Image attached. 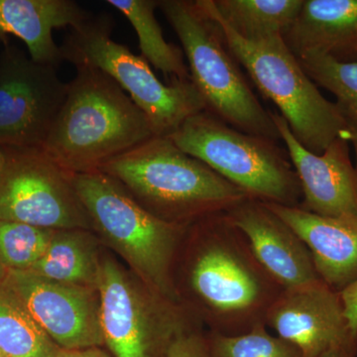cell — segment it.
<instances>
[{"label":"cell","instance_id":"obj_1","mask_svg":"<svg viewBox=\"0 0 357 357\" xmlns=\"http://www.w3.org/2000/svg\"><path fill=\"white\" fill-rule=\"evenodd\" d=\"M176 259L182 260L181 280L174 283L178 303L211 333L241 335L265 324L284 290L227 213L189 225Z\"/></svg>","mask_w":357,"mask_h":357},{"label":"cell","instance_id":"obj_2","mask_svg":"<svg viewBox=\"0 0 357 357\" xmlns=\"http://www.w3.org/2000/svg\"><path fill=\"white\" fill-rule=\"evenodd\" d=\"M76 70L43 149L67 172H96L155 135L146 114L114 79L95 68Z\"/></svg>","mask_w":357,"mask_h":357},{"label":"cell","instance_id":"obj_3","mask_svg":"<svg viewBox=\"0 0 357 357\" xmlns=\"http://www.w3.org/2000/svg\"><path fill=\"white\" fill-rule=\"evenodd\" d=\"M98 171L119 181L155 217L175 225H191L227 213L249 198L168 136H154L109 160Z\"/></svg>","mask_w":357,"mask_h":357},{"label":"cell","instance_id":"obj_4","mask_svg":"<svg viewBox=\"0 0 357 357\" xmlns=\"http://www.w3.org/2000/svg\"><path fill=\"white\" fill-rule=\"evenodd\" d=\"M159 8L182 44L206 112L243 132L281 140L271 112L256 98L222 28L201 0H159Z\"/></svg>","mask_w":357,"mask_h":357},{"label":"cell","instance_id":"obj_5","mask_svg":"<svg viewBox=\"0 0 357 357\" xmlns=\"http://www.w3.org/2000/svg\"><path fill=\"white\" fill-rule=\"evenodd\" d=\"M73 184L91 227L148 287L178 303L173 268L189 225L155 217L119 181L100 171L73 174Z\"/></svg>","mask_w":357,"mask_h":357},{"label":"cell","instance_id":"obj_6","mask_svg":"<svg viewBox=\"0 0 357 357\" xmlns=\"http://www.w3.org/2000/svg\"><path fill=\"white\" fill-rule=\"evenodd\" d=\"M201 2L220 24L237 62L260 93L280 110L279 114L303 146L321 154L337 138H345L347 123L340 107L321 95L282 35L258 41L241 38L220 20L213 0Z\"/></svg>","mask_w":357,"mask_h":357},{"label":"cell","instance_id":"obj_7","mask_svg":"<svg viewBox=\"0 0 357 357\" xmlns=\"http://www.w3.org/2000/svg\"><path fill=\"white\" fill-rule=\"evenodd\" d=\"M109 13H91L73 28L62 46L64 61L77 68H95L114 79L149 119L155 136H170L189 117L206 110L192 81L164 84L142 56L112 39Z\"/></svg>","mask_w":357,"mask_h":357},{"label":"cell","instance_id":"obj_8","mask_svg":"<svg viewBox=\"0 0 357 357\" xmlns=\"http://www.w3.org/2000/svg\"><path fill=\"white\" fill-rule=\"evenodd\" d=\"M169 137L249 198L300 206L303 195L299 178L287 151L276 141L238 130L206 110L189 117Z\"/></svg>","mask_w":357,"mask_h":357},{"label":"cell","instance_id":"obj_9","mask_svg":"<svg viewBox=\"0 0 357 357\" xmlns=\"http://www.w3.org/2000/svg\"><path fill=\"white\" fill-rule=\"evenodd\" d=\"M96 286L105 344L114 357H167L178 335L201 328L182 305L155 292L112 258L102 257Z\"/></svg>","mask_w":357,"mask_h":357},{"label":"cell","instance_id":"obj_10","mask_svg":"<svg viewBox=\"0 0 357 357\" xmlns=\"http://www.w3.org/2000/svg\"><path fill=\"white\" fill-rule=\"evenodd\" d=\"M0 174V220L54 230L91 229L77 197L73 174L42 147H3Z\"/></svg>","mask_w":357,"mask_h":357},{"label":"cell","instance_id":"obj_11","mask_svg":"<svg viewBox=\"0 0 357 357\" xmlns=\"http://www.w3.org/2000/svg\"><path fill=\"white\" fill-rule=\"evenodd\" d=\"M67 93L57 68L6 47L0 56V146L43 148Z\"/></svg>","mask_w":357,"mask_h":357},{"label":"cell","instance_id":"obj_12","mask_svg":"<svg viewBox=\"0 0 357 357\" xmlns=\"http://www.w3.org/2000/svg\"><path fill=\"white\" fill-rule=\"evenodd\" d=\"M3 283L61 349L105 345L98 288L48 280L26 270H7Z\"/></svg>","mask_w":357,"mask_h":357},{"label":"cell","instance_id":"obj_13","mask_svg":"<svg viewBox=\"0 0 357 357\" xmlns=\"http://www.w3.org/2000/svg\"><path fill=\"white\" fill-rule=\"evenodd\" d=\"M265 325L295 345L303 357H319L333 347L357 344L340 292L321 279L282 290L268 309Z\"/></svg>","mask_w":357,"mask_h":357},{"label":"cell","instance_id":"obj_14","mask_svg":"<svg viewBox=\"0 0 357 357\" xmlns=\"http://www.w3.org/2000/svg\"><path fill=\"white\" fill-rule=\"evenodd\" d=\"M270 112L299 178L303 195L299 208L323 217L357 215V170L349 141L338 137L323 153H312L280 114Z\"/></svg>","mask_w":357,"mask_h":357},{"label":"cell","instance_id":"obj_15","mask_svg":"<svg viewBox=\"0 0 357 357\" xmlns=\"http://www.w3.org/2000/svg\"><path fill=\"white\" fill-rule=\"evenodd\" d=\"M227 213L248 239L257 261L282 288L319 280L306 244L263 202L248 198Z\"/></svg>","mask_w":357,"mask_h":357},{"label":"cell","instance_id":"obj_16","mask_svg":"<svg viewBox=\"0 0 357 357\" xmlns=\"http://www.w3.org/2000/svg\"><path fill=\"white\" fill-rule=\"evenodd\" d=\"M264 204L306 244L326 285L342 292L357 280V215L323 217L299 206Z\"/></svg>","mask_w":357,"mask_h":357},{"label":"cell","instance_id":"obj_17","mask_svg":"<svg viewBox=\"0 0 357 357\" xmlns=\"http://www.w3.org/2000/svg\"><path fill=\"white\" fill-rule=\"evenodd\" d=\"M282 37L296 57L318 53L357 62V0H304Z\"/></svg>","mask_w":357,"mask_h":357},{"label":"cell","instance_id":"obj_18","mask_svg":"<svg viewBox=\"0 0 357 357\" xmlns=\"http://www.w3.org/2000/svg\"><path fill=\"white\" fill-rule=\"evenodd\" d=\"M89 14L74 0H0V40L18 37L32 61L58 68L64 58L52 32L68 26L73 29Z\"/></svg>","mask_w":357,"mask_h":357},{"label":"cell","instance_id":"obj_19","mask_svg":"<svg viewBox=\"0 0 357 357\" xmlns=\"http://www.w3.org/2000/svg\"><path fill=\"white\" fill-rule=\"evenodd\" d=\"M86 229L57 230L43 256L26 271L66 284L98 288L102 256Z\"/></svg>","mask_w":357,"mask_h":357},{"label":"cell","instance_id":"obj_20","mask_svg":"<svg viewBox=\"0 0 357 357\" xmlns=\"http://www.w3.org/2000/svg\"><path fill=\"white\" fill-rule=\"evenodd\" d=\"M110 6L123 14L137 33L141 56L165 77L167 84L192 81L180 47L168 43L155 17L159 0H107Z\"/></svg>","mask_w":357,"mask_h":357},{"label":"cell","instance_id":"obj_21","mask_svg":"<svg viewBox=\"0 0 357 357\" xmlns=\"http://www.w3.org/2000/svg\"><path fill=\"white\" fill-rule=\"evenodd\" d=\"M220 20L248 41L283 33L297 18L304 0H213Z\"/></svg>","mask_w":357,"mask_h":357},{"label":"cell","instance_id":"obj_22","mask_svg":"<svg viewBox=\"0 0 357 357\" xmlns=\"http://www.w3.org/2000/svg\"><path fill=\"white\" fill-rule=\"evenodd\" d=\"M0 349L7 357H58L62 349L3 282L0 283Z\"/></svg>","mask_w":357,"mask_h":357},{"label":"cell","instance_id":"obj_23","mask_svg":"<svg viewBox=\"0 0 357 357\" xmlns=\"http://www.w3.org/2000/svg\"><path fill=\"white\" fill-rule=\"evenodd\" d=\"M206 340L211 357H303L295 345L268 332L265 324L241 335L208 332Z\"/></svg>","mask_w":357,"mask_h":357},{"label":"cell","instance_id":"obj_24","mask_svg":"<svg viewBox=\"0 0 357 357\" xmlns=\"http://www.w3.org/2000/svg\"><path fill=\"white\" fill-rule=\"evenodd\" d=\"M57 230L0 220V264L6 270H28L48 248Z\"/></svg>","mask_w":357,"mask_h":357},{"label":"cell","instance_id":"obj_25","mask_svg":"<svg viewBox=\"0 0 357 357\" xmlns=\"http://www.w3.org/2000/svg\"><path fill=\"white\" fill-rule=\"evenodd\" d=\"M310 79L337 98L340 109L357 112V62L342 63L318 53L298 56Z\"/></svg>","mask_w":357,"mask_h":357},{"label":"cell","instance_id":"obj_26","mask_svg":"<svg viewBox=\"0 0 357 357\" xmlns=\"http://www.w3.org/2000/svg\"><path fill=\"white\" fill-rule=\"evenodd\" d=\"M167 357H211L206 333L201 328L181 333L169 347Z\"/></svg>","mask_w":357,"mask_h":357},{"label":"cell","instance_id":"obj_27","mask_svg":"<svg viewBox=\"0 0 357 357\" xmlns=\"http://www.w3.org/2000/svg\"><path fill=\"white\" fill-rule=\"evenodd\" d=\"M352 335L357 337V280L340 292Z\"/></svg>","mask_w":357,"mask_h":357},{"label":"cell","instance_id":"obj_28","mask_svg":"<svg viewBox=\"0 0 357 357\" xmlns=\"http://www.w3.org/2000/svg\"><path fill=\"white\" fill-rule=\"evenodd\" d=\"M345 119V123H347V131H345V138L351 143L354 147V155H356V168L357 170V112H351L340 109Z\"/></svg>","mask_w":357,"mask_h":357},{"label":"cell","instance_id":"obj_29","mask_svg":"<svg viewBox=\"0 0 357 357\" xmlns=\"http://www.w3.org/2000/svg\"><path fill=\"white\" fill-rule=\"evenodd\" d=\"M58 357H114L112 354L105 351L102 347H88L82 349H61Z\"/></svg>","mask_w":357,"mask_h":357},{"label":"cell","instance_id":"obj_30","mask_svg":"<svg viewBox=\"0 0 357 357\" xmlns=\"http://www.w3.org/2000/svg\"><path fill=\"white\" fill-rule=\"evenodd\" d=\"M319 357H357V344L333 347Z\"/></svg>","mask_w":357,"mask_h":357},{"label":"cell","instance_id":"obj_31","mask_svg":"<svg viewBox=\"0 0 357 357\" xmlns=\"http://www.w3.org/2000/svg\"><path fill=\"white\" fill-rule=\"evenodd\" d=\"M4 159H6V157H4L3 149H2V146H0V174H1L2 169H3Z\"/></svg>","mask_w":357,"mask_h":357},{"label":"cell","instance_id":"obj_32","mask_svg":"<svg viewBox=\"0 0 357 357\" xmlns=\"http://www.w3.org/2000/svg\"><path fill=\"white\" fill-rule=\"evenodd\" d=\"M6 273L7 270L6 269V268H4L3 266H2L1 264H0V283H1V282H3L4 279H6Z\"/></svg>","mask_w":357,"mask_h":357},{"label":"cell","instance_id":"obj_33","mask_svg":"<svg viewBox=\"0 0 357 357\" xmlns=\"http://www.w3.org/2000/svg\"><path fill=\"white\" fill-rule=\"evenodd\" d=\"M0 357H7L6 354H4L3 352L1 351V349H0Z\"/></svg>","mask_w":357,"mask_h":357}]
</instances>
